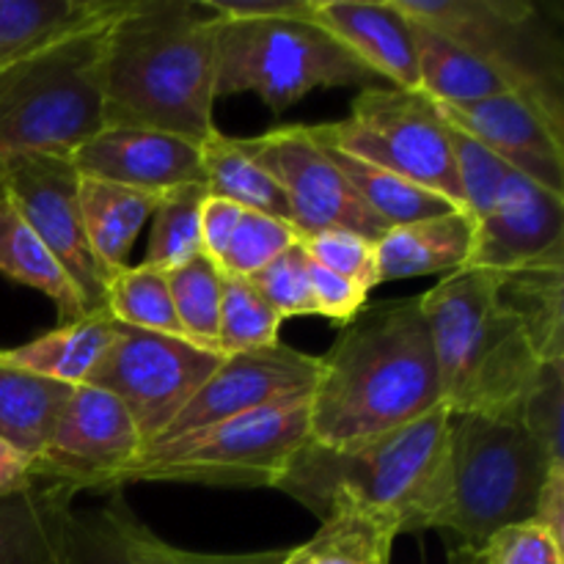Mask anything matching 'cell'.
Here are the masks:
<instances>
[{"mask_svg": "<svg viewBox=\"0 0 564 564\" xmlns=\"http://www.w3.org/2000/svg\"><path fill=\"white\" fill-rule=\"evenodd\" d=\"M218 22L207 0H132L105 42V127H143L204 147L218 130Z\"/></svg>", "mask_w": 564, "mask_h": 564, "instance_id": "6da1fadb", "label": "cell"}, {"mask_svg": "<svg viewBox=\"0 0 564 564\" xmlns=\"http://www.w3.org/2000/svg\"><path fill=\"white\" fill-rule=\"evenodd\" d=\"M438 367L422 297L369 306L319 358L312 441L350 446L394 433L441 408Z\"/></svg>", "mask_w": 564, "mask_h": 564, "instance_id": "7a4b0ae2", "label": "cell"}, {"mask_svg": "<svg viewBox=\"0 0 564 564\" xmlns=\"http://www.w3.org/2000/svg\"><path fill=\"white\" fill-rule=\"evenodd\" d=\"M452 413L444 405L394 433L350 446L308 438L275 488L290 494L319 521L369 516L397 532L430 529Z\"/></svg>", "mask_w": 564, "mask_h": 564, "instance_id": "3957f363", "label": "cell"}, {"mask_svg": "<svg viewBox=\"0 0 564 564\" xmlns=\"http://www.w3.org/2000/svg\"><path fill=\"white\" fill-rule=\"evenodd\" d=\"M419 297L446 411L518 416L543 361L521 325L496 303L490 270L463 268Z\"/></svg>", "mask_w": 564, "mask_h": 564, "instance_id": "277c9868", "label": "cell"}, {"mask_svg": "<svg viewBox=\"0 0 564 564\" xmlns=\"http://www.w3.org/2000/svg\"><path fill=\"white\" fill-rule=\"evenodd\" d=\"M549 468L518 416H452L430 529L479 549L501 529L534 521Z\"/></svg>", "mask_w": 564, "mask_h": 564, "instance_id": "5b68a950", "label": "cell"}, {"mask_svg": "<svg viewBox=\"0 0 564 564\" xmlns=\"http://www.w3.org/2000/svg\"><path fill=\"white\" fill-rule=\"evenodd\" d=\"M110 25L113 20L0 66V165L22 154L72 158L102 130Z\"/></svg>", "mask_w": 564, "mask_h": 564, "instance_id": "8992f818", "label": "cell"}, {"mask_svg": "<svg viewBox=\"0 0 564 564\" xmlns=\"http://www.w3.org/2000/svg\"><path fill=\"white\" fill-rule=\"evenodd\" d=\"M356 86L361 91L386 88L336 36L314 17L303 20H224L215 50V97L251 91L273 113L314 88Z\"/></svg>", "mask_w": 564, "mask_h": 564, "instance_id": "52a82bcc", "label": "cell"}, {"mask_svg": "<svg viewBox=\"0 0 564 564\" xmlns=\"http://www.w3.org/2000/svg\"><path fill=\"white\" fill-rule=\"evenodd\" d=\"M312 438V400L279 402L169 444L143 446L116 477L132 482H191L213 488H275L286 466Z\"/></svg>", "mask_w": 564, "mask_h": 564, "instance_id": "ba28073f", "label": "cell"}, {"mask_svg": "<svg viewBox=\"0 0 564 564\" xmlns=\"http://www.w3.org/2000/svg\"><path fill=\"white\" fill-rule=\"evenodd\" d=\"M413 22L435 28L477 55L512 94L564 132V44L529 0H394Z\"/></svg>", "mask_w": 564, "mask_h": 564, "instance_id": "9c48e42d", "label": "cell"}, {"mask_svg": "<svg viewBox=\"0 0 564 564\" xmlns=\"http://www.w3.org/2000/svg\"><path fill=\"white\" fill-rule=\"evenodd\" d=\"M308 132L463 209L449 124L427 94L394 86L369 88L352 99V113L345 121L308 124Z\"/></svg>", "mask_w": 564, "mask_h": 564, "instance_id": "30bf717a", "label": "cell"}, {"mask_svg": "<svg viewBox=\"0 0 564 564\" xmlns=\"http://www.w3.org/2000/svg\"><path fill=\"white\" fill-rule=\"evenodd\" d=\"M224 358V352L180 336L116 323L113 341L86 383L113 394L135 422L143 446H149L185 411Z\"/></svg>", "mask_w": 564, "mask_h": 564, "instance_id": "8fae6325", "label": "cell"}, {"mask_svg": "<svg viewBox=\"0 0 564 564\" xmlns=\"http://www.w3.org/2000/svg\"><path fill=\"white\" fill-rule=\"evenodd\" d=\"M235 141L284 191L292 226L301 240L339 229L378 242L389 231V226L358 198L350 182L308 135L306 124L279 127L264 135Z\"/></svg>", "mask_w": 564, "mask_h": 564, "instance_id": "7c38bea8", "label": "cell"}, {"mask_svg": "<svg viewBox=\"0 0 564 564\" xmlns=\"http://www.w3.org/2000/svg\"><path fill=\"white\" fill-rule=\"evenodd\" d=\"M0 191L80 292L88 314L105 312V273L88 246L80 174L72 158L22 154L0 165Z\"/></svg>", "mask_w": 564, "mask_h": 564, "instance_id": "4fadbf2b", "label": "cell"}, {"mask_svg": "<svg viewBox=\"0 0 564 564\" xmlns=\"http://www.w3.org/2000/svg\"><path fill=\"white\" fill-rule=\"evenodd\" d=\"M143 449L135 422L119 400L97 386H75L33 477L80 490H113L116 477Z\"/></svg>", "mask_w": 564, "mask_h": 564, "instance_id": "5bb4252c", "label": "cell"}, {"mask_svg": "<svg viewBox=\"0 0 564 564\" xmlns=\"http://www.w3.org/2000/svg\"><path fill=\"white\" fill-rule=\"evenodd\" d=\"M319 380V358L297 352L286 345L231 352L213 378L193 394L185 411L149 446L169 444L182 435L198 433L213 424L262 411L292 400H312Z\"/></svg>", "mask_w": 564, "mask_h": 564, "instance_id": "9a60e30c", "label": "cell"}, {"mask_svg": "<svg viewBox=\"0 0 564 564\" xmlns=\"http://www.w3.org/2000/svg\"><path fill=\"white\" fill-rule=\"evenodd\" d=\"M549 262H564V196L510 169L474 218L468 268L512 270Z\"/></svg>", "mask_w": 564, "mask_h": 564, "instance_id": "2e32d148", "label": "cell"}, {"mask_svg": "<svg viewBox=\"0 0 564 564\" xmlns=\"http://www.w3.org/2000/svg\"><path fill=\"white\" fill-rule=\"evenodd\" d=\"M441 119L482 143L510 169L549 193L564 196V132L518 94L477 102H435Z\"/></svg>", "mask_w": 564, "mask_h": 564, "instance_id": "e0dca14e", "label": "cell"}, {"mask_svg": "<svg viewBox=\"0 0 564 564\" xmlns=\"http://www.w3.org/2000/svg\"><path fill=\"white\" fill-rule=\"evenodd\" d=\"M77 174L132 191L158 193L204 185L202 147L143 127H102L72 154Z\"/></svg>", "mask_w": 564, "mask_h": 564, "instance_id": "ac0fdd59", "label": "cell"}, {"mask_svg": "<svg viewBox=\"0 0 564 564\" xmlns=\"http://www.w3.org/2000/svg\"><path fill=\"white\" fill-rule=\"evenodd\" d=\"M314 22L389 86L419 91L416 28L394 0H314Z\"/></svg>", "mask_w": 564, "mask_h": 564, "instance_id": "d6986e66", "label": "cell"}, {"mask_svg": "<svg viewBox=\"0 0 564 564\" xmlns=\"http://www.w3.org/2000/svg\"><path fill=\"white\" fill-rule=\"evenodd\" d=\"M64 551L66 564H193V554L163 543L121 499L99 510H72Z\"/></svg>", "mask_w": 564, "mask_h": 564, "instance_id": "ffe728a7", "label": "cell"}, {"mask_svg": "<svg viewBox=\"0 0 564 564\" xmlns=\"http://www.w3.org/2000/svg\"><path fill=\"white\" fill-rule=\"evenodd\" d=\"M378 281H400L413 275L457 273L468 268L474 253V218L463 209L438 218L391 226L378 242Z\"/></svg>", "mask_w": 564, "mask_h": 564, "instance_id": "44dd1931", "label": "cell"}, {"mask_svg": "<svg viewBox=\"0 0 564 564\" xmlns=\"http://www.w3.org/2000/svg\"><path fill=\"white\" fill-rule=\"evenodd\" d=\"M75 490L39 479L0 499V564H66L64 538Z\"/></svg>", "mask_w": 564, "mask_h": 564, "instance_id": "7402d4cb", "label": "cell"}, {"mask_svg": "<svg viewBox=\"0 0 564 564\" xmlns=\"http://www.w3.org/2000/svg\"><path fill=\"white\" fill-rule=\"evenodd\" d=\"M130 0H0V66L116 20Z\"/></svg>", "mask_w": 564, "mask_h": 564, "instance_id": "603a6c76", "label": "cell"}, {"mask_svg": "<svg viewBox=\"0 0 564 564\" xmlns=\"http://www.w3.org/2000/svg\"><path fill=\"white\" fill-rule=\"evenodd\" d=\"M494 297L532 341L540 361H564V262L490 270Z\"/></svg>", "mask_w": 564, "mask_h": 564, "instance_id": "cb8c5ba5", "label": "cell"}, {"mask_svg": "<svg viewBox=\"0 0 564 564\" xmlns=\"http://www.w3.org/2000/svg\"><path fill=\"white\" fill-rule=\"evenodd\" d=\"M113 330L108 312L88 314L75 323H58V328L28 345L0 347V361L58 383L83 386L108 352Z\"/></svg>", "mask_w": 564, "mask_h": 564, "instance_id": "d4e9b609", "label": "cell"}, {"mask_svg": "<svg viewBox=\"0 0 564 564\" xmlns=\"http://www.w3.org/2000/svg\"><path fill=\"white\" fill-rule=\"evenodd\" d=\"M158 193L132 191L110 182L80 176V213L88 246L102 268L105 281L121 268L132 251L138 231L143 229L158 207Z\"/></svg>", "mask_w": 564, "mask_h": 564, "instance_id": "484cf974", "label": "cell"}, {"mask_svg": "<svg viewBox=\"0 0 564 564\" xmlns=\"http://www.w3.org/2000/svg\"><path fill=\"white\" fill-rule=\"evenodd\" d=\"M75 386L0 361V441L36 460L47 446Z\"/></svg>", "mask_w": 564, "mask_h": 564, "instance_id": "4316f807", "label": "cell"}, {"mask_svg": "<svg viewBox=\"0 0 564 564\" xmlns=\"http://www.w3.org/2000/svg\"><path fill=\"white\" fill-rule=\"evenodd\" d=\"M0 273L47 295L58 306L61 323L88 317L80 292L75 290L66 270L39 240L36 231L22 220L3 191H0Z\"/></svg>", "mask_w": 564, "mask_h": 564, "instance_id": "83f0119b", "label": "cell"}, {"mask_svg": "<svg viewBox=\"0 0 564 564\" xmlns=\"http://www.w3.org/2000/svg\"><path fill=\"white\" fill-rule=\"evenodd\" d=\"M411 20V17H408ZM419 55V91L433 102H477V99L512 94V88L485 66L477 55L463 50L435 28L413 22Z\"/></svg>", "mask_w": 564, "mask_h": 564, "instance_id": "f1b7e54d", "label": "cell"}, {"mask_svg": "<svg viewBox=\"0 0 564 564\" xmlns=\"http://www.w3.org/2000/svg\"><path fill=\"white\" fill-rule=\"evenodd\" d=\"M308 135H312V132H308ZM314 141H317V147L328 154L330 163L339 169V174L350 182V187L358 193V198H361L389 229L391 226L413 224V220L438 218V215L455 213L457 209L455 204L441 198L438 193L424 191V187L413 185V182L402 180V176L391 174V171L380 169V165L367 163V160L361 158H352V154L341 152V149L319 141V138H314Z\"/></svg>", "mask_w": 564, "mask_h": 564, "instance_id": "f546056e", "label": "cell"}, {"mask_svg": "<svg viewBox=\"0 0 564 564\" xmlns=\"http://www.w3.org/2000/svg\"><path fill=\"white\" fill-rule=\"evenodd\" d=\"M204 163V187L209 196L226 198L248 213H262L270 218H279L292 224L290 204H286L284 191L275 185L273 176L253 163L235 138L215 130L202 147Z\"/></svg>", "mask_w": 564, "mask_h": 564, "instance_id": "4dcf8cb0", "label": "cell"}, {"mask_svg": "<svg viewBox=\"0 0 564 564\" xmlns=\"http://www.w3.org/2000/svg\"><path fill=\"white\" fill-rule=\"evenodd\" d=\"M397 538V527L380 518L334 516L312 540L275 554L268 564H391Z\"/></svg>", "mask_w": 564, "mask_h": 564, "instance_id": "1f68e13d", "label": "cell"}, {"mask_svg": "<svg viewBox=\"0 0 564 564\" xmlns=\"http://www.w3.org/2000/svg\"><path fill=\"white\" fill-rule=\"evenodd\" d=\"M105 312L119 325L187 339L171 301L169 279L143 262L127 264L105 281Z\"/></svg>", "mask_w": 564, "mask_h": 564, "instance_id": "d6a6232c", "label": "cell"}, {"mask_svg": "<svg viewBox=\"0 0 564 564\" xmlns=\"http://www.w3.org/2000/svg\"><path fill=\"white\" fill-rule=\"evenodd\" d=\"M204 185H182L165 191L152 213V237L143 264L171 273L204 253L202 248V204L207 198Z\"/></svg>", "mask_w": 564, "mask_h": 564, "instance_id": "836d02e7", "label": "cell"}, {"mask_svg": "<svg viewBox=\"0 0 564 564\" xmlns=\"http://www.w3.org/2000/svg\"><path fill=\"white\" fill-rule=\"evenodd\" d=\"M174 301L176 317L187 339L198 347L220 352L218 347V319H220V290H224V273L218 264L198 253L196 259L182 268L165 273Z\"/></svg>", "mask_w": 564, "mask_h": 564, "instance_id": "e575fe53", "label": "cell"}, {"mask_svg": "<svg viewBox=\"0 0 564 564\" xmlns=\"http://www.w3.org/2000/svg\"><path fill=\"white\" fill-rule=\"evenodd\" d=\"M281 323L284 319L253 290L251 281L224 275L218 319V347L224 356L279 345Z\"/></svg>", "mask_w": 564, "mask_h": 564, "instance_id": "d590c367", "label": "cell"}, {"mask_svg": "<svg viewBox=\"0 0 564 564\" xmlns=\"http://www.w3.org/2000/svg\"><path fill=\"white\" fill-rule=\"evenodd\" d=\"M295 242H301V235L292 224L242 209L240 224H237L224 257L218 259V268L224 275L251 279L253 273H259L264 264L273 262L279 253H284Z\"/></svg>", "mask_w": 564, "mask_h": 564, "instance_id": "8d00e7d4", "label": "cell"}, {"mask_svg": "<svg viewBox=\"0 0 564 564\" xmlns=\"http://www.w3.org/2000/svg\"><path fill=\"white\" fill-rule=\"evenodd\" d=\"M518 422L543 449L551 466L564 463V361L543 364L518 408Z\"/></svg>", "mask_w": 564, "mask_h": 564, "instance_id": "74e56055", "label": "cell"}, {"mask_svg": "<svg viewBox=\"0 0 564 564\" xmlns=\"http://www.w3.org/2000/svg\"><path fill=\"white\" fill-rule=\"evenodd\" d=\"M248 281L281 319L317 314L312 297V281H308V253L301 242L279 253L273 262L264 264Z\"/></svg>", "mask_w": 564, "mask_h": 564, "instance_id": "f35d334b", "label": "cell"}, {"mask_svg": "<svg viewBox=\"0 0 564 564\" xmlns=\"http://www.w3.org/2000/svg\"><path fill=\"white\" fill-rule=\"evenodd\" d=\"M306 248L308 259L341 279L352 281L364 292H372L380 286L378 281V253H375V240H367L352 231H319V235L301 240Z\"/></svg>", "mask_w": 564, "mask_h": 564, "instance_id": "ab89813d", "label": "cell"}, {"mask_svg": "<svg viewBox=\"0 0 564 564\" xmlns=\"http://www.w3.org/2000/svg\"><path fill=\"white\" fill-rule=\"evenodd\" d=\"M479 564H564V545L538 521L496 532L477 549Z\"/></svg>", "mask_w": 564, "mask_h": 564, "instance_id": "60d3db41", "label": "cell"}, {"mask_svg": "<svg viewBox=\"0 0 564 564\" xmlns=\"http://www.w3.org/2000/svg\"><path fill=\"white\" fill-rule=\"evenodd\" d=\"M308 281H312L314 308H317L319 317H328L334 323L347 325L367 306V292L361 286L330 273V270L319 268L312 259H308Z\"/></svg>", "mask_w": 564, "mask_h": 564, "instance_id": "b9f144b4", "label": "cell"}, {"mask_svg": "<svg viewBox=\"0 0 564 564\" xmlns=\"http://www.w3.org/2000/svg\"><path fill=\"white\" fill-rule=\"evenodd\" d=\"M224 20H303L314 17V0H207Z\"/></svg>", "mask_w": 564, "mask_h": 564, "instance_id": "7bdbcfd3", "label": "cell"}, {"mask_svg": "<svg viewBox=\"0 0 564 564\" xmlns=\"http://www.w3.org/2000/svg\"><path fill=\"white\" fill-rule=\"evenodd\" d=\"M242 209L226 198L207 196L202 204V248L215 264L224 257L237 224H240Z\"/></svg>", "mask_w": 564, "mask_h": 564, "instance_id": "ee69618b", "label": "cell"}, {"mask_svg": "<svg viewBox=\"0 0 564 564\" xmlns=\"http://www.w3.org/2000/svg\"><path fill=\"white\" fill-rule=\"evenodd\" d=\"M534 521L554 540L564 545V466H551L549 477H545L543 494L538 501V516Z\"/></svg>", "mask_w": 564, "mask_h": 564, "instance_id": "f6af8a7d", "label": "cell"}, {"mask_svg": "<svg viewBox=\"0 0 564 564\" xmlns=\"http://www.w3.org/2000/svg\"><path fill=\"white\" fill-rule=\"evenodd\" d=\"M36 482L39 479L33 477L31 460L0 441V499L25 494V490H31Z\"/></svg>", "mask_w": 564, "mask_h": 564, "instance_id": "bcb514c9", "label": "cell"}, {"mask_svg": "<svg viewBox=\"0 0 564 564\" xmlns=\"http://www.w3.org/2000/svg\"><path fill=\"white\" fill-rule=\"evenodd\" d=\"M270 560V554L262 556H198L193 554V564H264Z\"/></svg>", "mask_w": 564, "mask_h": 564, "instance_id": "7dc6e473", "label": "cell"}, {"mask_svg": "<svg viewBox=\"0 0 564 564\" xmlns=\"http://www.w3.org/2000/svg\"><path fill=\"white\" fill-rule=\"evenodd\" d=\"M446 564H479L477 549H471V545H457V549L449 551V562Z\"/></svg>", "mask_w": 564, "mask_h": 564, "instance_id": "c3c4849f", "label": "cell"}, {"mask_svg": "<svg viewBox=\"0 0 564 564\" xmlns=\"http://www.w3.org/2000/svg\"><path fill=\"white\" fill-rule=\"evenodd\" d=\"M273 556H275V554H270V560H273ZM270 560H268V562H270ZM268 562H264V564H268Z\"/></svg>", "mask_w": 564, "mask_h": 564, "instance_id": "681fc988", "label": "cell"}]
</instances>
